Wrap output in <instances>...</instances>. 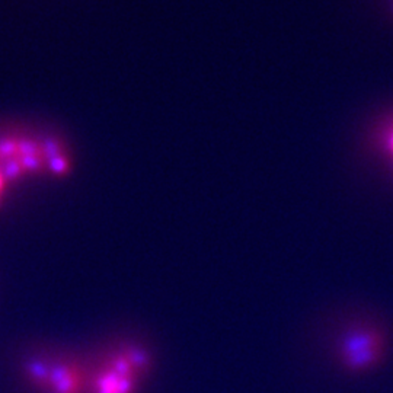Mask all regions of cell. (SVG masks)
<instances>
[{"mask_svg":"<svg viewBox=\"0 0 393 393\" xmlns=\"http://www.w3.org/2000/svg\"><path fill=\"white\" fill-rule=\"evenodd\" d=\"M390 335L374 321H357L346 326L335 342V363L350 376H366L385 364Z\"/></svg>","mask_w":393,"mask_h":393,"instance_id":"cell-3","label":"cell"},{"mask_svg":"<svg viewBox=\"0 0 393 393\" xmlns=\"http://www.w3.org/2000/svg\"><path fill=\"white\" fill-rule=\"evenodd\" d=\"M155 369L149 344L114 339L88 358V393H141Z\"/></svg>","mask_w":393,"mask_h":393,"instance_id":"cell-1","label":"cell"},{"mask_svg":"<svg viewBox=\"0 0 393 393\" xmlns=\"http://www.w3.org/2000/svg\"><path fill=\"white\" fill-rule=\"evenodd\" d=\"M21 379L34 393H88V358L66 348L32 350L21 360Z\"/></svg>","mask_w":393,"mask_h":393,"instance_id":"cell-2","label":"cell"},{"mask_svg":"<svg viewBox=\"0 0 393 393\" xmlns=\"http://www.w3.org/2000/svg\"><path fill=\"white\" fill-rule=\"evenodd\" d=\"M9 188H10V183L8 181V178L5 176L3 171L0 169V204L3 203L5 196H6L8 191H9Z\"/></svg>","mask_w":393,"mask_h":393,"instance_id":"cell-5","label":"cell"},{"mask_svg":"<svg viewBox=\"0 0 393 393\" xmlns=\"http://www.w3.org/2000/svg\"><path fill=\"white\" fill-rule=\"evenodd\" d=\"M382 149L386 156L392 160L393 165V123H390L382 134Z\"/></svg>","mask_w":393,"mask_h":393,"instance_id":"cell-4","label":"cell"}]
</instances>
